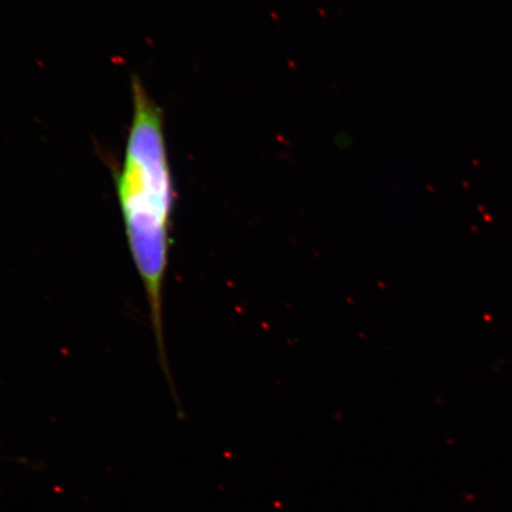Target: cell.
Masks as SVG:
<instances>
[{
  "mask_svg": "<svg viewBox=\"0 0 512 512\" xmlns=\"http://www.w3.org/2000/svg\"><path fill=\"white\" fill-rule=\"evenodd\" d=\"M133 113L115 190L128 248L149 300L152 328L164 357L163 287L170 251L175 188L166 149L164 115L142 80L132 78Z\"/></svg>",
  "mask_w": 512,
  "mask_h": 512,
  "instance_id": "cell-1",
  "label": "cell"
}]
</instances>
